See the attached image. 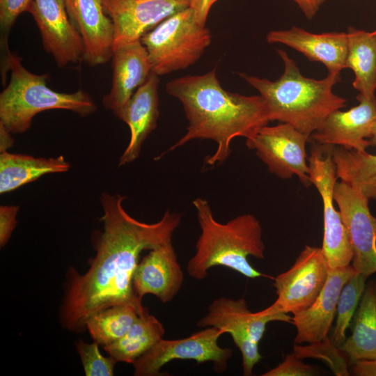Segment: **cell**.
I'll return each instance as SVG.
<instances>
[{
	"label": "cell",
	"instance_id": "cell-1",
	"mask_svg": "<svg viewBox=\"0 0 376 376\" xmlns=\"http://www.w3.org/2000/svg\"><path fill=\"white\" fill-rule=\"evenodd\" d=\"M125 199L119 194H101L102 230L92 235L95 256L83 274L68 268L59 319L69 331H84L94 313L115 305H131L141 315L148 311L133 286L140 254L171 241L182 215L167 210L157 222H142L124 209Z\"/></svg>",
	"mask_w": 376,
	"mask_h": 376
},
{
	"label": "cell",
	"instance_id": "cell-2",
	"mask_svg": "<svg viewBox=\"0 0 376 376\" xmlns=\"http://www.w3.org/2000/svg\"><path fill=\"white\" fill-rule=\"evenodd\" d=\"M214 68L203 75H187L167 83V93L181 102L189 125L186 133L158 158L191 140L210 139L217 146L205 163L219 165L230 155L233 139L238 136L251 139L268 125L262 97L225 90Z\"/></svg>",
	"mask_w": 376,
	"mask_h": 376
},
{
	"label": "cell",
	"instance_id": "cell-3",
	"mask_svg": "<svg viewBox=\"0 0 376 376\" xmlns=\"http://www.w3.org/2000/svg\"><path fill=\"white\" fill-rule=\"evenodd\" d=\"M283 72L274 81L240 73L263 99L269 121L288 123L308 135L318 130L329 116L346 105L333 87L340 75L329 74L322 79L304 77L286 52L278 49Z\"/></svg>",
	"mask_w": 376,
	"mask_h": 376
},
{
	"label": "cell",
	"instance_id": "cell-4",
	"mask_svg": "<svg viewBox=\"0 0 376 376\" xmlns=\"http://www.w3.org/2000/svg\"><path fill=\"white\" fill-rule=\"evenodd\" d=\"M193 205L201 235L196 243L195 253L187 265L191 278L203 280L208 270L215 266L233 269L249 279L264 276L247 258L250 256L258 259L265 257L263 228L255 216L244 214L220 223L214 217L206 199L197 198L193 201Z\"/></svg>",
	"mask_w": 376,
	"mask_h": 376
},
{
	"label": "cell",
	"instance_id": "cell-5",
	"mask_svg": "<svg viewBox=\"0 0 376 376\" xmlns=\"http://www.w3.org/2000/svg\"><path fill=\"white\" fill-rule=\"evenodd\" d=\"M8 70V84L0 94V122L11 134H22L31 126L40 112L63 109L81 116L96 111L97 106L90 95L83 90L61 93L47 86L49 75L29 71L22 58L10 51L1 63L2 82L5 84Z\"/></svg>",
	"mask_w": 376,
	"mask_h": 376
},
{
	"label": "cell",
	"instance_id": "cell-6",
	"mask_svg": "<svg viewBox=\"0 0 376 376\" xmlns=\"http://www.w3.org/2000/svg\"><path fill=\"white\" fill-rule=\"evenodd\" d=\"M211 39L210 31L198 24L191 8H187L144 34L141 42L148 54L152 72L161 76L194 64Z\"/></svg>",
	"mask_w": 376,
	"mask_h": 376
},
{
	"label": "cell",
	"instance_id": "cell-7",
	"mask_svg": "<svg viewBox=\"0 0 376 376\" xmlns=\"http://www.w3.org/2000/svg\"><path fill=\"white\" fill-rule=\"evenodd\" d=\"M272 321L292 323L285 313H274L269 307L256 313L249 311L244 298L237 299L221 297L214 299L207 314L196 323L197 327H213L229 334L242 357L243 375L250 376L260 361L258 343L266 325Z\"/></svg>",
	"mask_w": 376,
	"mask_h": 376
},
{
	"label": "cell",
	"instance_id": "cell-8",
	"mask_svg": "<svg viewBox=\"0 0 376 376\" xmlns=\"http://www.w3.org/2000/svg\"><path fill=\"white\" fill-rule=\"evenodd\" d=\"M333 148L313 143L308 159L311 182L323 203L324 235L321 249L330 269L350 265L353 255L347 229L339 210L334 205V190L338 178L332 158Z\"/></svg>",
	"mask_w": 376,
	"mask_h": 376
},
{
	"label": "cell",
	"instance_id": "cell-9",
	"mask_svg": "<svg viewBox=\"0 0 376 376\" xmlns=\"http://www.w3.org/2000/svg\"><path fill=\"white\" fill-rule=\"evenodd\" d=\"M224 331L213 327L203 328L191 336L174 340L162 338L132 364L135 376L160 375L162 368L175 359L212 362L218 373L225 371L233 350L218 343Z\"/></svg>",
	"mask_w": 376,
	"mask_h": 376
},
{
	"label": "cell",
	"instance_id": "cell-10",
	"mask_svg": "<svg viewBox=\"0 0 376 376\" xmlns=\"http://www.w3.org/2000/svg\"><path fill=\"white\" fill-rule=\"evenodd\" d=\"M308 141V135L281 123L264 126L252 139L246 140V145L256 151L270 173L283 180L296 175L308 187L312 185L306 161Z\"/></svg>",
	"mask_w": 376,
	"mask_h": 376
},
{
	"label": "cell",
	"instance_id": "cell-11",
	"mask_svg": "<svg viewBox=\"0 0 376 376\" xmlns=\"http://www.w3.org/2000/svg\"><path fill=\"white\" fill-rule=\"evenodd\" d=\"M329 269L322 249L306 245L293 265L274 279L277 299L269 308L293 315L306 309L323 288Z\"/></svg>",
	"mask_w": 376,
	"mask_h": 376
},
{
	"label": "cell",
	"instance_id": "cell-12",
	"mask_svg": "<svg viewBox=\"0 0 376 376\" xmlns=\"http://www.w3.org/2000/svg\"><path fill=\"white\" fill-rule=\"evenodd\" d=\"M334 199L350 238L352 265L368 277L376 273V217L370 211L369 200L341 181L335 185Z\"/></svg>",
	"mask_w": 376,
	"mask_h": 376
},
{
	"label": "cell",
	"instance_id": "cell-13",
	"mask_svg": "<svg viewBox=\"0 0 376 376\" xmlns=\"http://www.w3.org/2000/svg\"><path fill=\"white\" fill-rule=\"evenodd\" d=\"M29 13L39 29L43 48L58 67L84 61L83 41L69 17L66 0H33Z\"/></svg>",
	"mask_w": 376,
	"mask_h": 376
},
{
	"label": "cell",
	"instance_id": "cell-14",
	"mask_svg": "<svg viewBox=\"0 0 376 376\" xmlns=\"http://www.w3.org/2000/svg\"><path fill=\"white\" fill-rule=\"evenodd\" d=\"M190 0H103L115 29L114 45L134 42L170 16L189 6Z\"/></svg>",
	"mask_w": 376,
	"mask_h": 376
},
{
	"label": "cell",
	"instance_id": "cell-15",
	"mask_svg": "<svg viewBox=\"0 0 376 376\" xmlns=\"http://www.w3.org/2000/svg\"><path fill=\"white\" fill-rule=\"evenodd\" d=\"M69 17L84 46V61L90 66L107 63L112 57L115 29L105 12L103 0H66Z\"/></svg>",
	"mask_w": 376,
	"mask_h": 376
},
{
	"label": "cell",
	"instance_id": "cell-16",
	"mask_svg": "<svg viewBox=\"0 0 376 376\" xmlns=\"http://www.w3.org/2000/svg\"><path fill=\"white\" fill-rule=\"evenodd\" d=\"M347 111L331 113L322 125L312 133L309 141L321 145L365 150L370 146L376 116V98L359 100Z\"/></svg>",
	"mask_w": 376,
	"mask_h": 376
},
{
	"label": "cell",
	"instance_id": "cell-17",
	"mask_svg": "<svg viewBox=\"0 0 376 376\" xmlns=\"http://www.w3.org/2000/svg\"><path fill=\"white\" fill-rule=\"evenodd\" d=\"M356 272L350 265L329 268L326 283L314 302L292 318V323L297 329L295 344L315 343L327 338L342 288Z\"/></svg>",
	"mask_w": 376,
	"mask_h": 376
},
{
	"label": "cell",
	"instance_id": "cell-18",
	"mask_svg": "<svg viewBox=\"0 0 376 376\" xmlns=\"http://www.w3.org/2000/svg\"><path fill=\"white\" fill-rule=\"evenodd\" d=\"M184 281L172 240L150 250L139 263L134 276L133 286L136 296L150 294L164 304L173 300Z\"/></svg>",
	"mask_w": 376,
	"mask_h": 376
},
{
	"label": "cell",
	"instance_id": "cell-19",
	"mask_svg": "<svg viewBox=\"0 0 376 376\" xmlns=\"http://www.w3.org/2000/svg\"><path fill=\"white\" fill-rule=\"evenodd\" d=\"M112 83L102 99L104 107L116 116L152 72V64L141 40L114 45Z\"/></svg>",
	"mask_w": 376,
	"mask_h": 376
},
{
	"label": "cell",
	"instance_id": "cell-20",
	"mask_svg": "<svg viewBox=\"0 0 376 376\" xmlns=\"http://www.w3.org/2000/svg\"><path fill=\"white\" fill-rule=\"evenodd\" d=\"M268 43H281L301 53L311 61L324 65L329 74L340 75L345 68L348 40L347 32L313 33L293 26L273 30L266 36Z\"/></svg>",
	"mask_w": 376,
	"mask_h": 376
},
{
	"label": "cell",
	"instance_id": "cell-21",
	"mask_svg": "<svg viewBox=\"0 0 376 376\" xmlns=\"http://www.w3.org/2000/svg\"><path fill=\"white\" fill-rule=\"evenodd\" d=\"M158 77L152 72L125 107L116 115L130 130V141L119 159V166L138 158L143 142L157 127L159 116Z\"/></svg>",
	"mask_w": 376,
	"mask_h": 376
},
{
	"label": "cell",
	"instance_id": "cell-22",
	"mask_svg": "<svg viewBox=\"0 0 376 376\" xmlns=\"http://www.w3.org/2000/svg\"><path fill=\"white\" fill-rule=\"evenodd\" d=\"M352 334L338 347L351 364L376 358V280L366 285L352 318Z\"/></svg>",
	"mask_w": 376,
	"mask_h": 376
},
{
	"label": "cell",
	"instance_id": "cell-23",
	"mask_svg": "<svg viewBox=\"0 0 376 376\" xmlns=\"http://www.w3.org/2000/svg\"><path fill=\"white\" fill-rule=\"evenodd\" d=\"M347 34L345 68L354 72L352 86L359 92L357 100L376 98V29L369 32L348 27Z\"/></svg>",
	"mask_w": 376,
	"mask_h": 376
},
{
	"label": "cell",
	"instance_id": "cell-24",
	"mask_svg": "<svg viewBox=\"0 0 376 376\" xmlns=\"http://www.w3.org/2000/svg\"><path fill=\"white\" fill-rule=\"evenodd\" d=\"M70 164L63 155L36 157L6 152L0 153V194L12 191L49 173H64Z\"/></svg>",
	"mask_w": 376,
	"mask_h": 376
},
{
	"label": "cell",
	"instance_id": "cell-25",
	"mask_svg": "<svg viewBox=\"0 0 376 376\" xmlns=\"http://www.w3.org/2000/svg\"><path fill=\"white\" fill-rule=\"evenodd\" d=\"M336 175L368 200H376V154L334 146Z\"/></svg>",
	"mask_w": 376,
	"mask_h": 376
},
{
	"label": "cell",
	"instance_id": "cell-26",
	"mask_svg": "<svg viewBox=\"0 0 376 376\" xmlns=\"http://www.w3.org/2000/svg\"><path fill=\"white\" fill-rule=\"evenodd\" d=\"M164 334L162 322L147 311L138 317L123 337L103 348L118 362L133 364L163 338Z\"/></svg>",
	"mask_w": 376,
	"mask_h": 376
},
{
	"label": "cell",
	"instance_id": "cell-27",
	"mask_svg": "<svg viewBox=\"0 0 376 376\" xmlns=\"http://www.w3.org/2000/svg\"><path fill=\"white\" fill-rule=\"evenodd\" d=\"M140 315L131 305L112 306L94 313L86 329L93 341L104 347L123 337Z\"/></svg>",
	"mask_w": 376,
	"mask_h": 376
},
{
	"label": "cell",
	"instance_id": "cell-28",
	"mask_svg": "<svg viewBox=\"0 0 376 376\" xmlns=\"http://www.w3.org/2000/svg\"><path fill=\"white\" fill-rule=\"evenodd\" d=\"M368 276L356 272L344 285L337 304L336 325L331 338L339 347L346 339L345 332L355 314L366 285Z\"/></svg>",
	"mask_w": 376,
	"mask_h": 376
},
{
	"label": "cell",
	"instance_id": "cell-29",
	"mask_svg": "<svg viewBox=\"0 0 376 376\" xmlns=\"http://www.w3.org/2000/svg\"><path fill=\"white\" fill-rule=\"evenodd\" d=\"M77 351L80 357L85 375L87 376H112L118 362L113 357H104L99 350V345L88 343L79 339L76 343Z\"/></svg>",
	"mask_w": 376,
	"mask_h": 376
},
{
	"label": "cell",
	"instance_id": "cell-30",
	"mask_svg": "<svg viewBox=\"0 0 376 376\" xmlns=\"http://www.w3.org/2000/svg\"><path fill=\"white\" fill-rule=\"evenodd\" d=\"M33 0H0V27L3 56L8 52V36L17 17L30 11Z\"/></svg>",
	"mask_w": 376,
	"mask_h": 376
},
{
	"label": "cell",
	"instance_id": "cell-31",
	"mask_svg": "<svg viewBox=\"0 0 376 376\" xmlns=\"http://www.w3.org/2000/svg\"><path fill=\"white\" fill-rule=\"evenodd\" d=\"M315 367L303 363L295 353L286 355L275 368L263 373V376H311L318 374Z\"/></svg>",
	"mask_w": 376,
	"mask_h": 376
},
{
	"label": "cell",
	"instance_id": "cell-32",
	"mask_svg": "<svg viewBox=\"0 0 376 376\" xmlns=\"http://www.w3.org/2000/svg\"><path fill=\"white\" fill-rule=\"evenodd\" d=\"M19 210L18 205L0 206V246L3 247L10 238L17 225V214Z\"/></svg>",
	"mask_w": 376,
	"mask_h": 376
},
{
	"label": "cell",
	"instance_id": "cell-33",
	"mask_svg": "<svg viewBox=\"0 0 376 376\" xmlns=\"http://www.w3.org/2000/svg\"><path fill=\"white\" fill-rule=\"evenodd\" d=\"M219 0H190L189 8L192 10L198 24L205 26L212 6Z\"/></svg>",
	"mask_w": 376,
	"mask_h": 376
},
{
	"label": "cell",
	"instance_id": "cell-34",
	"mask_svg": "<svg viewBox=\"0 0 376 376\" xmlns=\"http://www.w3.org/2000/svg\"><path fill=\"white\" fill-rule=\"evenodd\" d=\"M308 19H313L325 0H292Z\"/></svg>",
	"mask_w": 376,
	"mask_h": 376
},
{
	"label": "cell",
	"instance_id": "cell-35",
	"mask_svg": "<svg viewBox=\"0 0 376 376\" xmlns=\"http://www.w3.org/2000/svg\"><path fill=\"white\" fill-rule=\"evenodd\" d=\"M11 133L7 130L5 125L0 122V152H6L12 147L15 140L11 136Z\"/></svg>",
	"mask_w": 376,
	"mask_h": 376
},
{
	"label": "cell",
	"instance_id": "cell-36",
	"mask_svg": "<svg viewBox=\"0 0 376 376\" xmlns=\"http://www.w3.org/2000/svg\"><path fill=\"white\" fill-rule=\"evenodd\" d=\"M370 146H376V116L373 124V132L370 139H369Z\"/></svg>",
	"mask_w": 376,
	"mask_h": 376
}]
</instances>
